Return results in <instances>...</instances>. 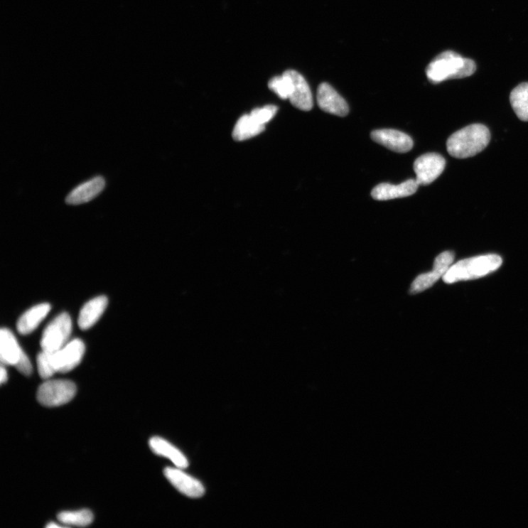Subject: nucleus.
<instances>
[{
  "label": "nucleus",
  "mask_w": 528,
  "mask_h": 528,
  "mask_svg": "<svg viewBox=\"0 0 528 528\" xmlns=\"http://www.w3.org/2000/svg\"><path fill=\"white\" fill-rule=\"evenodd\" d=\"M475 70L476 65L473 60L453 51H446L429 64L426 74L431 83L438 84L448 80L470 77Z\"/></svg>",
  "instance_id": "nucleus-1"
},
{
  "label": "nucleus",
  "mask_w": 528,
  "mask_h": 528,
  "mask_svg": "<svg viewBox=\"0 0 528 528\" xmlns=\"http://www.w3.org/2000/svg\"><path fill=\"white\" fill-rule=\"evenodd\" d=\"M489 129L482 124H472L453 133L447 141V150L457 158L474 156L484 151L490 144Z\"/></svg>",
  "instance_id": "nucleus-2"
},
{
  "label": "nucleus",
  "mask_w": 528,
  "mask_h": 528,
  "mask_svg": "<svg viewBox=\"0 0 528 528\" xmlns=\"http://www.w3.org/2000/svg\"><path fill=\"white\" fill-rule=\"evenodd\" d=\"M502 264L501 257L495 254L464 259L451 265L443 280L446 284H451L478 279L495 271Z\"/></svg>",
  "instance_id": "nucleus-3"
},
{
  "label": "nucleus",
  "mask_w": 528,
  "mask_h": 528,
  "mask_svg": "<svg viewBox=\"0 0 528 528\" xmlns=\"http://www.w3.org/2000/svg\"><path fill=\"white\" fill-rule=\"evenodd\" d=\"M72 331V321L70 315L63 313L58 316L45 328L41 340L42 351L55 352L68 343Z\"/></svg>",
  "instance_id": "nucleus-4"
},
{
  "label": "nucleus",
  "mask_w": 528,
  "mask_h": 528,
  "mask_svg": "<svg viewBox=\"0 0 528 528\" xmlns=\"http://www.w3.org/2000/svg\"><path fill=\"white\" fill-rule=\"evenodd\" d=\"M77 387L70 380H50L43 383L38 389V402L45 406L55 407L72 401L75 397Z\"/></svg>",
  "instance_id": "nucleus-5"
},
{
  "label": "nucleus",
  "mask_w": 528,
  "mask_h": 528,
  "mask_svg": "<svg viewBox=\"0 0 528 528\" xmlns=\"http://www.w3.org/2000/svg\"><path fill=\"white\" fill-rule=\"evenodd\" d=\"M85 352L84 342L80 339H74L55 352H45L48 355L53 372L56 374L72 371L81 362Z\"/></svg>",
  "instance_id": "nucleus-6"
},
{
  "label": "nucleus",
  "mask_w": 528,
  "mask_h": 528,
  "mask_svg": "<svg viewBox=\"0 0 528 528\" xmlns=\"http://www.w3.org/2000/svg\"><path fill=\"white\" fill-rule=\"evenodd\" d=\"M454 254L451 251L442 252L436 258L433 268L431 271L420 274L413 281L410 293L412 294L419 293L431 288L436 282L443 278L454 261Z\"/></svg>",
  "instance_id": "nucleus-7"
},
{
  "label": "nucleus",
  "mask_w": 528,
  "mask_h": 528,
  "mask_svg": "<svg viewBox=\"0 0 528 528\" xmlns=\"http://www.w3.org/2000/svg\"><path fill=\"white\" fill-rule=\"evenodd\" d=\"M446 164V159L438 153H429L419 157L414 163L419 185H430L443 173Z\"/></svg>",
  "instance_id": "nucleus-8"
},
{
  "label": "nucleus",
  "mask_w": 528,
  "mask_h": 528,
  "mask_svg": "<svg viewBox=\"0 0 528 528\" xmlns=\"http://www.w3.org/2000/svg\"><path fill=\"white\" fill-rule=\"evenodd\" d=\"M317 102L321 109L338 117H347L350 112L348 104L345 99L330 85L326 82L321 83L318 86Z\"/></svg>",
  "instance_id": "nucleus-9"
},
{
  "label": "nucleus",
  "mask_w": 528,
  "mask_h": 528,
  "mask_svg": "<svg viewBox=\"0 0 528 528\" xmlns=\"http://www.w3.org/2000/svg\"><path fill=\"white\" fill-rule=\"evenodd\" d=\"M181 470L167 468L164 473L171 485L181 493L193 498L202 497L205 493V489L201 482Z\"/></svg>",
  "instance_id": "nucleus-10"
},
{
  "label": "nucleus",
  "mask_w": 528,
  "mask_h": 528,
  "mask_svg": "<svg viewBox=\"0 0 528 528\" xmlns=\"http://www.w3.org/2000/svg\"><path fill=\"white\" fill-rule=\"evenodd\" d=\"M371 136L375 143L397 153H406L413 147L411 137L395 129L375 130L372 132Z\"/></svg>",
  "instance_id": "nucleus-11"
},
{
  "label": "nucleus",
  "mask_w": 528,
  "mask_h": 528,
  "mask_svg": "<svg viewBox=\"0 0 528 528\" xmlns=\"http://www.w3.org/2000/svg\"><path fill=\"white\" fill-rule=\"evenodd\" d=\"M419 186L416 179H409L399 185L382 183L373 189L372 196L377 200L405 198L415 194Z\"/></svg>",
  "instance_id": "nucleus-12"
},
{
  "label": "nucleus",
  "mask_w": 528,
  "mask_h": 528,
  "mask_svg": "<svg viewBox=\"0 0 528 528\" xmlns=\"http://www.w3.org/2000/svg\"><path fill=\"white\" fill-rule=\"evenodd\" d=\"M293 82V91L289 99L291 104L303 111H310L313 106L312 93L305 78L296 71H286Z\"/></svg>",
  "instance_id": "nucleus-13"
},
{
  "label": "nucleus",
  "mask_w": 528,
  "mask_h": 528,
  "mask_svg": "<svg viewBox=\"0 0 528 528\" xmlns=\"http://www.w3.org/2000/svg\"><path fill=\"white\" fill-rule=\"evenodd\" d=\"M105 180L102 176H97L80 183L65 199L67 204L80 205L87 203L98 196L105 188Z\"/></svg>",
  "instance_id": "nucleus-14"
},
{
  "label": "nucleus",
  "mask_w": 528,
  "mask_h": 528,
  "mask_svg": "<svg viewBox=\"0 0 528 528\" xmlns=\"http://www.w3.org/2000/svg\"><path fill=\"white\" fill-rule=\"evenodd\" d=\"M108 305L105 296H99L87 302L80 311L78 325L81 330L93 327L101 318Z\"/></svg>",
  "instance_id": "nucleus-15"
},
{
  "label": "nucleus",
  "mask_w": 528,
  "mask_h": 528,
  "mask_svg": "<svg viewBox=\"0 0 528 528\" xmlns=\"http://www.w3.org/2000/svg\"><path fill=\"white\" fill-rule=\"evenodd\" d=\"M51 306L48 303H42L36 306L23 314L17 323V330L21 335H28L33 333L41 323V321L48 315Z\"/></svg>",
  "instance_id": "nucleus-16"
},
{
  "label": "nucleus",
  "mask_w": 528,
  "mask_h": 528,
  "mask_svg": "<svg viewBox=\"0 0 528 528\" xmlns=\"http://www.w3.org/2000/svg\"><path fill=\"white\" fill-rule=\"evenodd\" d=\"M23 353L24 352L18 345L13 333L9 329L3 328L0 331V358L2 364L16 366Z\"/></svg>",
  "instance_id": "nucleus-17"
},
{
  "label": "nucleus",
  "mask_w": 528,
  "mask_h": 528,
  "mask_svg": "<svg viewBox=\"0 0 528 528\" xmlns=\"http://www.w3.org/2000/svg\"><path fill=\"white\" fill-rule=\"evenodd\" d=\"M149 446L154 453L168 458L178 468L186 469L189 466L186 456L167 441L154 437L150 440Z\"/></svg>",
  "instance_id": "nucleus-18"
},
{
  "label": "nucleus",
  "mask_w": 528,
  "mask_h": 528,
  "mask_svg": "<svg viewBox=\"0 0 528 528\" xmlns=\"http://www.w3.org/2000/svg\"><path fill=\"white\" fill-rule=\"evenodd\" d=\"M265 130V126L257 122L251 114H244L237 122L233 131L234 139L244 141L254 137Z\"/></svg>",
  "instance_id": "nucleus-19"
},
{
  "label": "nucleus",
  "mask_w": 528,
  "mask_h": 528,
  "mask_svg": "<svg viewBox=\"0 0 528 528\" xmlns=\"http://www.w3.org/2000/svg\"><path fill=\"white\" fill-rule=\"evenodd\" d=\"M510 102L517 117L528 122V82L519 85L512 91Z\"/></svg>",
  "instance_id": "nucleus-20"
},
{
  "label": "nucleus",
  "mask_w": 528,
  "mask_h": 528,
  "mask_svg": "<svg viewBox=\"0 0 528 528\" xmlns=\"http://www.w3.org/2000/svg\"><path fill=\"white\" fill-rule=\"evenodd\" d=\"M58 520L66 525L85 527L94 520V515L89 510L63 512L58 514Z\"/></svg>",
  "instance_id": "nucleus-21"
},
{
  "label": "nucleus",
  "mask_w": 528,
  "mask_h": 528,
  "mask_svg": "<svg viewBox=\"0 0 528 528\" xmlns=\"http://www.w3.org/2000/svg\"><path fill=\"white\" fill-rule=\"evenodd\" d=\"M269 88L282 99H289L293 91V82L285 72L282 76L274 77L269 82Z\"/></svg>",
  "instance_id": "nucleus-22"
},
{
  "label": "nucleus",
  "mask_w": 528,
  "mask_h": 528,
  "mask_svg": "<svg viewBox=\"0 0 528 528\" xmlns=\"http://www.w3.org/2000/svg\"><path fill=\"white\" fill-rule=\"evenodd\" d=\"M278 107L274 105H267L262 108H257L250 112L251 117L259 124L264 125L269 123L277 114Z\"/></svg>",
  "instance_id": "nucleus-23"
},
{
  "label": "nucleus",
  "mask_w": 528,
  "mask_h": 528,
  "mask_svg": "<svg viewBox=\"0 0 528 528\" xmlns=\"http://www.w3.org/2000/svg\"><path fill=\"white\" fill-rule=\"evenodd\" d=\"M15 367L19 372L26 376H30L33 372L32 364L25 352L23 353Z\"/></svg>",
  "instance_id": "nucleus-24"
},
{
  "label": "nucleus",
  "mask_w": 528,
  "mask_h": 528,
  "mask_svg": "<svg viewBox=\"0 0 528 528\" xmlns=\"http://www.w3.org/2000/svg\"><path fill=\"white\" fill-rule=\"evenodd\" d=\"M8 380V373L5 368V365L2 364L1 370H0V381L1 384L6 382Z\"/></svg>",
  "instance_id": "nucleus-25"
},
{
  "label": "nucleus",
  "mask_w": 528,
  "mask_h": 528,
  "mask_svg": "<svg viewBox=\"0 0 528 528\" xmlns=\"http://www.w3.org/2000/svg\"><path fill=\"white\" fill-rule=\"evenodd\" d=\"M62 527L61 525H60V524H55V523H50V524H48V525L47 526V527H50V528H54V527Z\"/></svg>",
  "instance_id": "nucleus-26"
}]
</instances>
